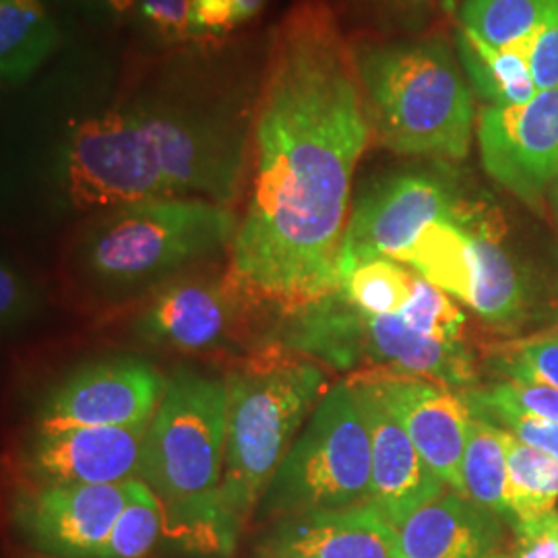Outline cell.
Wrapping results in <instances>:
<instances>
[{"mask_svg": "<svg viewBox=\"0 0 558 558\" xmlns=\"http://www.w3.org/2000/svg\"><path fill=\"white\" fill-rule=\"evenodd\" d=\"M375 137L399 156L461 160L470 151L474 101L442 38L373 44L354 50Z\"/></svg>", "mask_w": 558, "mask_h": 558, "instance_id": "3", "label": "cell"}, {"mask_svg": "<svg viewBox=\"0 0 558 558\" xmlns=\"http://www.w3.org/2000/svg\"><path fill=\"white\" fill-rule=\"evenodd\" d=\"M240 292L232 283L189 279L163 288L137 319V336L179 352H207L230 336Z\"/></svg>", "mask_w": 558, "mask_h": 558, "instance_id": "17", "label": "cell"}, {"mask_svg": "<svg viewBox=\"0 0 558 558\" xmlns=\"http://www.w3.org/2000/svg\"><path fill=\"white\" fill-rule=\"evenodd\" d=\"M263 558H399L398 530L373 505L313 511L279 521Z\"/></svg>", "mask_w": 558, "mask_h": 558, "instance_id": "16", "label": "cell"}, {"mask_svg": "<svg viewBox=\"0 0 558 558\" xmlns=\"http://www.w3.org/2000/svg\"><path fill=\"white\" fill-rule=\"evenodd\" d=\"M166 380L137 359L104 360L73 373L41 405L36 433L151 422Z\"/></svg>", "mask_w": 558, "mask_h": 558, "instance_id": "11", "label": "cell"}, {"mask_svg": "<svg viewBox=\"0 0 558 558\" xmlns=\"http://www.w3.org/2000/svg\"><path fill=\"white\" fill-rule=\"evenodd\" d=\"M27 306V294L23 279L17 276V271L2 263L0 269V315H2V325H13L15 320L23 319Z\"/></svg>", "mask_w": 558, "mask_h": 558, "instance_id": "38", "label": "cell"}, {"mask_svg": "<svg viewBox=\"0 0 558 558\" xmlns=\"http://www.w3.org/2000/svg\"><path fill=\"white\" fill-rule=\"evenodd\" d=\"M71 15L98 25H117L133 17L137 0H52Z\"/></svg>", "mask_w": 558, "mask_h": 558, "instance_id": "36", "label": "cell"}, {"mask_svg": "<svg viewBox=\"0 0 558 558\" xmlns=\"http://www.w3.org/2000/svg\"><path fill=\"white\" fill-rule=\"evenodd\" d=\"M131 482L44 484L21 497L15 519L44 557L94 558L129 500Z\"/></svg>", "mask_w": 558, "mask_h": 558, "instance_id": "12", "label": "cell"}, {"mask_svg": "<svg viewBox=\"0 0 558 558\" xmlns=\"http://www.w3.org/2000/svg\"><path fill=\"white\" fill-rule=\"evenodd\" d=\"M486 172L518 199L538 207L558 180V87L519 106H486L478 119Z\"/></svg>", "mask_w": 558, "mask_h": 558, "instance_id": "10", "label": "cell"}, {"mask_svg": "<svg viewBox=\"0 0 558 558\" xmlns=\"http://www.w3.org/2000/svg\"><path fill=\"white\" fill-rule=\"evenodd\" d=\"M149 424L36 433L25 459L27 472L38 486L124 484L141 480Z\"/></svg>", "mask_w": 558, "mask_h": 558, "instance_id": "14", "label": "cell"}, {"mask_svg": "<svg viewBox=\"0 0 558 558\" xmlns=\"http://www.w3.org/2000/svg\"><path fill=\"white\" fill-rule=\"evenodd\" d=\"M555 201H557V207H558V180H557V186H555Z\"/></svg>", "mask_w": 558, "mask_h": 558, "instance_id": "40", "label": "cell"}, {"mask_svg": "<svg viewBox=\"0 0 558 558\" xmlns=\"http://www.w3.org/2000/svg\"><path fill=\"white\" fill-rule=\"evenodd\" d=\"M239 221L228 205L191 197L149 199L104 211L85 234L81 263L110 288L163 278L232 244Z\"/></svg>", "mask_w": 558, "mask_h": 558, "instance_id": "5", "label": "cell"}, {"mask_svg": "<svg viewBox=\"0 0 558 558\" xmlns=\"http://www.w3.org/2000/svg\"><path fill=\"white\" fill-rule=\"evenodd\" d=\"M228 379L179 373L149 424L141 480L166 513V534L189 550L230 555L221 534Z\"/></svg>", "mask_w": 558, "mask_h": 558, "instance_id": "2", "label": "cell"}, {"mask_svg": "<svg viewBox=\"0 0 558 558\" xmlns=\"http://www.w3.org/2000/svg\"><path fill=\"white\" fill-rule=\"evenodd\" d=\"M396 530L399 558H486L502 536L500 518L456 490L428 500Z\"/></svg>", "mask_w": 558, "mask_h": 558, "instance_id": "18", "label": "cell"}, {"mask_svg": "<svg viewBox=\"0 0 558 558\" xmlns=\"http://www.w3.org/2000/svg\"><path fill=\"white\" fill-rule=\"evenodd\" d=\"M373 447L354 387L329 389L265 493V511L300 515L371 505Z\"/></svg>", "mask_w": 558, "mask_h": 558, "instance_id": "7", "label": "cell"}, {"mask_svg": "<svg viewBox=\"0 0 558 558\" xmlns=\"http://www.w3.org/2000/svg\"><path fill=\"white\" fill-rule=\"evenodd\" d=\"M530 66L538 92L558 87V0L536 34Z\"/></svg>", "mask_w": 558, "mask_h": 558, "instance_id": "35", "label": "cell"}, {"mask_svg": "<svg viewBox=\"0 0 558 558\" xmlns=\"http://www.w3.org/2000/svg\"><path fill=\"white\" fill-rule=\"evenodd\" d=\"M474 240L476 278L470 306L490 325H511L525 306L523 281L511 255L502 248L493 221L474 209L461 221Z\"/></svg>", "mask_w": 558, "mask_h": 558, "instance_id": "19", "label": "cell"}, {"mask_svg": "<svg viewBox=\"0 0 558 558\" xmlns=\"http://www.w3.org/2000/svg\"><path fill=\"white\" fill-rule=\"evenodd\" d=\"M133 20L151 38L180 44L195 38L191 0H137Z\"/></svg>", "mask_w": 558, "mask_h": 558, "instance_id": "31", "label": "cell"}, {"mask_svg": "<svg viewBox=\"0 0 558 558\" xmlns=\"http://www.w3.org/2000/svg\"><path fill=\"white\" fill-rule=\"evenodd\" d=\"M456 50L465 77L490 106H519L536 98L538 87L527 52L497 50L461 25L456 32Z\"/></svg>", "mask_w": 558, "mask_h": 558, "instance_id": "21", "label": "cell"}, {"mask_svg": "<svg viewBox=\"0 0 558 558\" xmlns=\"http://www.w3.org/2000/svg\"><path fill=\"white\" fill-rule=\"evenodd\" d=\"M368 4L377 15L389 21H399L405 25H418L430 13L439 9L453 7L456 0H362Z\"/></svg>", "mask_w": 558, "mask_h": 558, "instance_id": "37", "label": "cell"}, {"mask_svg": "<svg viewBox=\"0 0 558 558\" xmlns=\"http://www.w3.org/2000/svg\"><path fill=\"white\" fill-rule=\"evenodd\" d=\"M40 558H57V557H44V555H41Z\"/></svg>", "mask_w": 558, "mask_h": 558, "instance_id": "41", "label": "cell"}, {"mask_svg": "<svg viewBox=\"0 0 558 558\" xmlns=\"http://www.w3.org/2000/svg\"><path fill=\"white\" fill-rule=\"evenodd\" d=\"M163 534L166 513L160 499L143 480H133L129 500L94 558L149 557Z\"/></svg>", "mask_w": 558, "mask_h": 558, "instance_id": "27", "label": "cell"}, {"mask_svg": "<svg viewBox=\"0 0 558 558\" xmlns=\"http://www.w3.org/2000/svg\"><path fill=\"white\" fill-rule=\"evenodd\" d=\"M371 122L354 50L325 0L274 29L255 112V179L228 281L290 315L341 288L352 177Z\"/></svg>", "mask_w": 558, "mask_h": 558, "instance_id": "1", "label": "cell"}, {"mask_svg": "<svg viewBox=\"0 0 558 558\" xmlns=\"http://www.w3.org/2000/svg\"><path fill=\"white\" fill-rule=\"evenodd\" d=\"M509 484L507 502L511 525L519 519L539 518L555 511L558 500V459L515 439L505 430Z\"/></svg>", "mask_w": 558, "mask_h": 558, "instance_id": "25", "label": "cell"}, {"mask_svg": "<svg viewBox=\"0 0 558 558\" xmlns=\"http://www.w3.org/2000/svg\"><path fill=\"white\" fill-rule=\"evenodd\" d=\"M59 177L66 201L83 211L174 197L135 101L80 122L62 147Z\"/></svg>", "mask_w": 558, "mask_h": 558, "instance_id": "8", "label": "cell"}, {"mask_svg": "<svg viewBox=\"0 0 558 558\" xmlns=\"http://www.w3.org/2000/svg\"><path fill=\"white\" fill-rule=\"evenodd\" d=\"M486 558H515V557H509V555H502V553H493L490 557Z\"/></svg>", "mask_w": 558, "mask_h": 558, "instance_id": "39", "label": "cell"}, {"mask_svg": "<svg viewBox=\"0 0 558 558\" xmlns=\"http://www.w3.org/2000/svg\"><path fill=\"white\" fill-rule=\"evenodd\" d=\"M403 265L449 296L470 304L476 278V251L470 230L458 220H437L428 223L408 255Z\"/></svg>", "mask_w": 558, "mask_h": 558, "instance_id": "22", "label": "cell"}, {"mask_svg": "<svg viewBox=\"0 0 558 558\" xmlns=\"http://www.w3.org/2000/svg\"><path fill=\"white\" fill-rule=\"evenodd\" d=\"M502 371L513 380L558 389V333L521 341L502 362Z\"/></svg>", "mask_w": 558, "mask_h": 558, "instance_id": "32", "label": "cell"}, {"mask_svg": "<svg viewBox=\"0 0 558 558\" xmlns=\"http://www.w3.org/2000/svg\"><path fill=\"white\" fill-rule=\"evenodd\" d=\"M377 380L391 408L414 440L420 456L447 488L461 490V461L472 422L463 396L433 380L393 373L389 368H366Z\"/></svg>", "mask_w": 558, "mask_h": 558, "instance_id": "15", "label": "cell"}, {"mask_svg": "<svg viewBox=\"0 0 558 558\" xmlns=\"http://www.w3.org/2000/svg\"><path fill=\"white\" fill-rule=\"evenodd\" d=\"M403 263L373 257L341 269V294L373 317L401 315L414 294L416 274Z\"/></svg>", "mask_w": 558, "mask_h": 558, "instance_id": "26", "label": "cell"}, {"mask_svg": "<svg viewBox=\"0 0 558 558\" xmlns=\"http://www.w3.org/2000/svg\"><path fill=\"white\" fill-rule=\"evenodd\" d=\"M509 465L505 430L488 420L472 416L465 453L461 461V490L482 509L495 513L497 518L511 521L507 502Z\"/></svg>", "mask_w": 558, "mask_h": 558, "instance_id": "23", "label": "cell"}, {"mask_svg": "<svg viewBox=\"0 0 558 558\" xmlns=\"http://www.w3.org/2000/svg\"><path fill=\"white\" fill-rule=\"evenodd\" d=\"M513 557L558 558V513L519 519L513 523Z\"/></svg>", "mask_w": 558, "mask_h": 558, "instance_id": "34", "label": "cell"}, {"mask_svg": "<svg viewBox=\"0 0 558 558\" xmlns=\"http://www.w3.org/2000/svg\"><path fill=\"white\" fill-rule=\"evenodd\" d=\"M286 331V343L339 371L389 368L456 389L472 385L474 362L463 343H445L414 331L399 315L373 317L341 294L302 308Z\"/></svg>", "mask_w": 558, "mask_h": 558, "instance_id": "6", "label": "cell"}, {"mask_svg": "<svg viewBox=\"0 0 558 558\" xmlns=\"http://www.w3.org/2000/svg\"><path fill=\"white\" fill-rule=\"evenodd\" d=\"M465 396L488 405L509 408L558 424V389L550 385L511 379L509 383H500L495 389L468 391Z\"/></svg>", "mask_w": 558, "mask_h": 558, "instance_id": "30", "label": "cell"}, {"mask_svg": "<svg viewBox=\"0 0 558 558\" xmlns=\"http://www.w3.org/2000/svg\"><path fill=\"white\" fill-rule=\"evenodd\" d=\"M228 379L221 534L228 553L253 515L283 458L323 399L325 375L311 362H271Z\"/></svg>", "mask_w": 558, "mask_h": 558, "instance_id": "4", "label": "cell"}, {"mask_svg": "<svg viewBox=\"0 0 558 558\" xmlns=\"http://www.w3.org/2000/svg\"><path fill=\"white\" fill-rule=\"evenodd\" d=\"M557 0H461L459 25L497 50L532 54L536 34Z\"/></svg>", "mask_w": 558, "mask_h": 558, "instance_id": "24", "label": "cell"}, {"mask_svg": "<svg viewBox=\"0 0 558 558\" xmlns=\"http://www.w3.org/2000/svg\"><path fill=\"white\" fill-rule=\"evenodd\" d=\"M414 331L426 338L461 343L465 317L449 294L416 274L414 294L399 315Z\"/></svg>", "mask_w": 558, "mask_h": 558, "instance_id": "28", "label": "cell"}, {"mask_svg": "<svg viewBox=\"0 0 558 558\" xmlns=\"http://www.w3.org/2000/svg\"><path fill=\"white\" fill-rule=\"evenodd\" d=\"M463 398L470 405L472 416L488 420L495 426L511 433L521 442L538 449L550 458L558 459V424H555V422L536 418V416H530V414H521V412L509 410V408H500V405H488V403L468 398L465 393H463Z\"/></svg>", "mask_w": 558, "mask_h": 558, "instance_id": "29", "label": "cell"}, {"mask_svg": "<svg viewBox=\"0 0 558 558\" xmlns=\"http://www.w3.org/2000/svg\"><path fill=\"white\" fill-rule=\"evenodd\" d=\"M366 420L373 447V495L371 505L383 518L399 525L428 500L440 497L447 486L420 456L379 383L368 371L350 380Z\"/></svg>", "mask_w": 558, "mask_h": 558, "instance_id": "13", "label": "cell"}, {"mask_svg": "<svg viewBox=\"0 0 558 558\" xmlns=\"http://www.w3.org/2000/svg\"><path fill=\"white\" fill-rule=\"evenodd\" d=\"M60 32L44 0H0V77L15 87L32 80L59 48Z\"/></svg>", "mask_w": 558, "mask_h": 558, "instance_id": "20", "label": "cell"}, {"mask_svg": "<svg viewBox=\"0 0 558 558\" xmlns=\"http://www.w3.org/2000/svg\"><path fill=\"white\" fill-rule=\"evenodd\" d=\"M470 207L451 182L433 172H401L373 184L360 197L343 236L341 269L373 257L403 263L422 230L437 220L465 218Z\"/></svg>", "mask_w": 558, "mask_h": 558, "instance_id": "9", "label": "cell"}, {"mask_svg": "<svg viewBox=\"0 0 558 558\" xmlns=\"http://www.w3.org/2000/svg\"><path fill=\"white\" fill-rule=\"evenodd\" d=\"M267 0H191L195 38L221 36L257 17Z\"/></svg>", "mask_w": 558, "mask_h": 558, "instance_id": "33", "label": "cell"}]
</instances>
